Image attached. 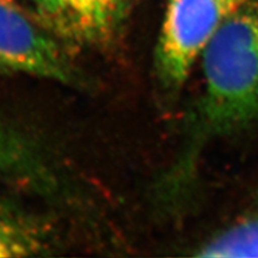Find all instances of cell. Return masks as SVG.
<instances>
[{
	"instance_id": "cell-1",
	"label": "cell",
	"mask_w": 258,
	"mask_h": 258,
	"mask_svg": "<svg viewBox=\"0 0 258 258\" xmlns=\"http://www.w3.org/2000/svg\"><path fill=\"white\" fill-rule=\"evenodd\" d=\"M205 90L191 140L161 189L176 195L206 141L258 120V0H245L225 19L202 54Z\"/></svg>"
},
{
	"instance_id": "cell-2",
	"label": "cell",
	"mask_w": 258,
	"mask_h": 258,
	"mask_svg": "<svg viewBox=\"0 0 258 258\" xmlns=\"http://www.w3.org/2000/svg\"><path fill=\"white\" fill-rule=\"evenodd\" d=\"M245 0H169L154 51V71L166 92L179 91L225 19Z\"/></svg>"
},
{
	"instance_id": "cell-3",
	"label": "cell",
	"mask_w": 258,
	"mask_h": 258,
	"mask_svg": "<svg viewBox=\"0 0 258 258\" xmlns=\"http://www.w3.org/2000/svg\"><path fill=\"white\" fill-rule=\"evenodd\" d=\"M50 32L11 0H0V72L76 83L78 74Z\"/></svg>"
},
{
	"instance_id": "cell-4",
	"label": "cell",
	"mask_w": 258,
	"mask_h": 258,
	"mask_svg": "<svg viewBox=\"0 0 258 258\" xmlns=\"http://www.w3.org/2000/svg\"><path fill=\"white\" fill-rule=\"evenodd\" d=\"M40 22L60 37L103 44L123 25L133 0H31Z\"/></svg>"
},
{
	"instance_id": "cell-5",
	"label": "cell",
	"mask_w": 258,
	"mask_h": 258,
	"mask_svg": "<svg viewBox=\"0 0 258 258\" xmlns=\"http://www.w3.org/2000/svg\"><path fill=\"white\" fill-rule=\"evenodd\" d=\"M0 176L38 191H50L56 186L54 172L36 145L3 120H0Z\"/></svg>"
},
{
	"instance_id": "cell-6",
	"label": "cell",
	"mask_w": 258,
	"mask_h": 258,
	"mask_svg": "<svg viewBox=\"0 0 258 258\" xmlns=\"http://www.w3.org/2000/svg\"><path fill=\"white\" fill-rule=\"evenodd\" d=\"M50 237L43 225L0 202V258L47 253Z\"/></svg>"
},
{
	"instance_id": "cell-7",
	"label": "cell",
	"mask_w": 258,
	"mask_h": 258,
	"mask_svg": "<svg viewBox=\"0 0 258 258\" xmlns=\"http://www.w3.org/2000/svg\"><path fill=\"white\" fill-rule=\"evenodd\" d=\"M201 257H258V217L232 226L199 251Z\"/></svg>"
}]
</instances>
